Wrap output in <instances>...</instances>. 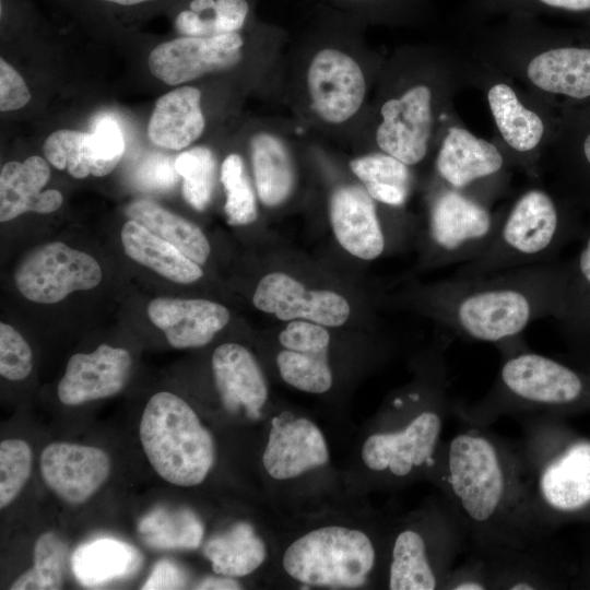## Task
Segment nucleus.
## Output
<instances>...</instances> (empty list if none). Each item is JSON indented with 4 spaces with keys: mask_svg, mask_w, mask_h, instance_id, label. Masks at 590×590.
I'll return each instance as SVG.
<instances>
[{
    "mask_svg": "<svg viewBox=\"0 0 590 590\" xmlns=\"http://www.w3.org/2000/svg\"><path fill=\"white\" fill-rule=\"evenodd\" d=\"M307 86L312 109L330 123H342L354 116L366 92L358 63L333 48H324L315 55L307 71Z\"/></svg>",
    "mask_w": 590,
    "mask_h": 590,
    "instance_id": "nucleus-13",
    "label": "nucleus"
},
{
    "mask_svg": "<svg viewBox=\"0 0 590 590\" xmlns=\"http://www.w3.org/2000/svg\"><path fill=\"white\" fill-rule=\"evenodd\" d=\"M252 304L283 321L308 320L324 327H340L351 314L350 304L341 294L308 290L283 272H271L259 281Z\"/></svg>",
    "mask_w": 590,
    "mask_h": 590,
    "instance_id": "nucleus-12",
    "label": "nucleus"
},
{
    "mask_svg": "<svg viewBox=\"0 0 590 590\" xmlns=\"http://www.w3.org/2000/svg\"><path fill=\"white\" fill-rule=\"evenodd\" d=\"M139 532L155 548L193 550L201 543L203 526L188 509L158 508L142 519Z\"/></svg>",
    "mask_w": 590,
    "mask_h": 590,
    "instance_id": "nucleus-33",
    "label": "nucleus"
},
{
    "mask_svg": "<svg viewBox=\"0 0 590 590\" xmlns=\"http://www.w3.org/2000/svg\"><path fill=\"white\" fill-rule=\"evenodd\" d=\"M45 158L56 168L66 169L72 177L82 179L90 174L104 176L96 157L92 133L69 129L52 132L44 142Z\"/></svg>",
    "mask_w": 590,
    "mask_h": 590,
    "instance_id": "nucleus-34",
    "label": "nucleus"
},
{
    "mask_svg": "<svg viewBox=\"0 0 590 590\" xmlns=\"http://www.w3.org/2000/svg\"><path fill=\"white\" fill-rule=\"evenodd\" d=\"M364 187L374 200L392 206L402 205L409 193V190L392 185L368 184Z\"/></svg>",
    "mask_w": 590,
    "mask_h": 590,
    "instance_id": "nucleus-46",
    "label": "nucleus"
},
{
    "mask_svg": "<svg viewBox=\"0 0 590 590\" xmlns=\"http://www.w3.org/2000/svg\"><path fill=\"white\" fill-rule=\"evenodd\" d=\"M143 451L155 472L181 487L201 484L215 462V444L193 409L161 391L148 401L140 422Z\"/></svg>",
    "mask_w": 590,
    "mask_h": 590,
    "instance_id": "nucleus-6",
    "label": "nucleus"
},
{
    "mask_svg": "<svg viewBox=\"0 0 590 590\" xmlns=\"http://www.w3.org/2000/svg\"><path fill=\"white\" fill-rule=\"evenodd\" d=\"M346 2L349 3H358V2H362L364 0H345Z\"/></svg>",
    "mask_w": 590,
    "mask_h": 590,
    "instance_id": "nucleus-51",
    "label": "nucleus"
},
{
    "mask_svg": "<svg viewBox=\"0 0 590 590\" xmlns=\"http://www.w3.org/2000/svg\"><path fill=\"white\" fill-rule=\"evenodd\" d=\"M45 484L62 500L80 505L91 498L110 473L108 455L93 446L51 442L40 456Z\"/></svg>",
    "mask_w": 590,
    "mask_h": 590,
    "instance_id": "nucleus-15",
    "label": "nucleus"
},
{
    "mask_svg": "<svg viewBox=\"0 0 590 590\" xmlns=\"http://www.w3.org/2000/svg\"><path fill=\"white\" fill-rule=\"evenodd\" d=\"M50 178L48 163L33 155L23 163H5L0 173V221L8 222L25 212L51 213L62 204L56 189L42 191Z\"/></svg>",
    "mask_w": 590,
    "mask_h": 590,
    "instance_id": "nucleus-23",
    "label": "nucleus"
},
{
    "mask_svg": "<svg viewBox=\"0 0 590 590\" xmlns=\"http://www.w3.org/2000/svg\"><path fill=\"white\" fill-rule=\"evenodd\" d=\"M328 351L288 349L280 351L276 355V365L282 379L304 392L324 393L329 391L333 376Z\"/></svg>",
    "mask_w": 590,
    "mask_h": 590,
    "instance_id": "nucleus-36",
    "label": "nucleus"
},
{
    "mask_svg": "<svg viewBox=\"0 0 590 590\" xmlns=\"http://www.w3.org/2000/svg\"><path fill=\"white\" fill-rule=\"evenodd\" d=\"M140 563L141 556L133 546L109 538L81 544L71 557L76 580L88 588L127 577Z\"/></svg>",
    "mask_w": 590,
    "mask_h": 590,
    "instance_id": "nucleus-28",
    "label": "nucleus"
},
{
    "mask_svg": "<svg viewBox=\"0 0 590 590\" xmlns=\"http://www.w3.org/2000/svg\"><path fill=\"white\" fill-rule=\"evenodd\" d=\"M330 222L338 243L362 260H374L387 248V238L374 199L361 186L347 185L330 198Z\"/></svg>",
    "mask_w": 590,
    "mask_h": 590,
    "instance_id": "nucleus-18",
    "label": "nucleus"
},
{
    "mask_svg": "<svg viewBox=\"0 0 590 590\" xmlns=\"http://www.w3.org/2000/svg\"><path fill=\"white\" fill-rule=\"evenodd\" d=\"M487 99L496 126L511 149L524 153L538 146L544 125L534 111L520 103L509 85H493L487 93Z\"/></svg>",
    "mask_w": 590,
    "mask_h": 590,
    "instance_id": "nucleus-32",
    "label": "nucleus"
},
{
    "mask_svg": "<svg viewBox=\"0 0 590 590\" xmlns=\"http://www.w3.org/2000/svg\"><path fill=\"white\" fill-rule=\"evenodd\" d=\"M279 342L288 350L323 351L329 350L330 334L322 324L308 320H292L280 332Z\"/></svg>",
    "mask_w": 590,
    "mask_h": 590,
    "instance_id": "nucleus-43",
    "label": "nucleus"
},
{
    "mask_svg": "<svg viewBox=\"0 0 590 590\" xmlns=\"http://www.w3.org/2000/svg\"><path fill=\"white\" fill-rule=\"evenodd\" d=\"M430 103V88L423 84L387 101L380 109L382 122L376 132L379 149L408 166L422 162L432 132Z\"/></svg>",
    "mask_w": 590,
    "mask_h": 590,
    "instance_id": "nucleus-14",
    "label": "nucleus"
},
{
    "mask_svg": "<svg viewBox=\"0 0 590 590\" xmlns=\"http://www.w3.org/2000/svg\"><path fill=\"white\" fill-rule=\"evenodd\" d=\"M569 260L476 275H452L416 294V303L452 334L497 347L534 321L560 314Z\"/></svg>",
    "mask_w": 590,
    "mask_h": 590,
    "instance_id": "nucleus-2",
    "label": "nucleus"
},
{
    "mask_svg": "<svg viewBox=\"0 0 590 590\" xmlns=\"http://www.w3.org/2000/svg\"><path fill=\"white\" fill-rule=\"evenodd\" d=\"M429 477L459 520L468 548H519L547 539L528 494L518 444L468 425L441 442Z\"/></svg>",
    "mask_w": 590,
    "mask_h": 590,
    "instance_id": "nucleus-1",
    "label": "nucleus"
},
{
    "mask_svg": "<svg viewBox=\"0 0 590 590\" xmlns=\"http://www.w3.org/2000/svg\"><path fill=\"white\" fill-rule=\"evenodd\" d=\"M187 578L182 570L172 560L162 559L155 564L142 589H182Z\"/></svg>",
    "mask_w": 590,
    "mask_h": 590,
    "instance_id": "nucleus-45",
    "label": "nucleus"
},
{
    "mask_svg": "<svg viewBox=\"0 0 590 590\" xmlns=\"http://www.w3.org/2000/svg\"><path fill=\"white\" fill-rule=\"evenodd\" d=\"M529 80L539 88L574 99L590 98V48L560 47L534 57Z\"/></svg>",
    "mask_w": 590,
    "mask_h": 590,
    "instance_id": "nucleus-25",
    "label": "nucleus"
},
{
    "mask_svg": "<svg viewBox=\"0 0 590 590\" xmlns=\"http://www.w3.org/2000/svg\"><path fill=\"white\" fill-rule=\"evenodd\" d=\"M99 4H107L119 9H135L146 4H152L161 0H93Z\"/></svg>",
    "mask_w": 590,
    "mask_h": 590,
    "instance_id": "nucleus-50",
    "label": "nucleus"
},
{
    "mask_svg": "<svg viewBox=\"0 0 590 590\" xmlns=\"http://www.w3.org/2000/svg\"><path fill=\"white\" fill-rule=\"evenodd\" d=\"M33 452L23 439L0 444V508L8 507L26 484L32 471Z\"/></svg>",
    "mask_w": 590,
    "mask_h": 590,
    "instance_id": "nucleus-39",
    "label": "nucleus"
},
{
    "mask_svg": "<svg viewBox=\"0 0 590 590\" xmlns=\"http://www.w3.org/2000/svg\"><path fill=\"white\" fill-rule=\"evenodd\" d=\"M504 215L450 187L433 197L425 233V262L433 267L464 264L481 257L494 241Z\"/></svg>",
    "mask_w": 590,
    "mask_h": 590,
    "instance_id": "nucleus-9",
    "label": "nucleus"
},
{
    "mask_svg": "<svg viewBox=\"0 0 590 590\" xmlns=\"http://www.w3.org/2000/svg\"><path fill=\"white\" fill-rule=\"evenodd\" d=\"M563 306L556 321L575 352H590V222L578 253L570 259Z\"/></svg>",
    "mask_w": 590,
    "mask_h": 590,
    "instance_id": "nucleus-26",
    "label": "nucleus"
},
{
    "mask_svg": "<svg viewBox=\"0 0 590 590\" xmlns=\"http://www.w3.org/2000/svg\"><path fill=\"white\" fill-rule=\"evenodd\" d=\"M503 167L504 157L493 143L457 127L448 130L436 158L440 178L461 192L498 174Z\"/></svg>",
    "mask_w": 590,
    "mask_h": 590,
    "instance_id": "nucleus-22",
    "label": "nucleus"
},
{
    "mask_svg": "<svg viewBox=\"0 0 590 590\" xmlns=\"http://www.w3.org/2000/svg\"><path fill=\"white\" fill-rule=\"evenodd\" d=\"M239 32L209 37L181 36L157 45L149 56L151 73L169 85L233 68L241 59Z\"/></svg>",
    "mask_w": 590,
    "mask_h": 590,
    "instance_id": "nucleus-11",
    "label": "nucleus"
},
{
    "mask_svg": "<svg viewBox=\"0 0 590 590\" xmlns=\"http://www.w3.org/2000/svg\"><path fill=\"white\" fill-rule=\"evenodd\" d=\"M33 368V354L25 339L10 324L0 323V375L17 381Z\"/></svg>",
    "mask_w": 590,
    "mask_h": 590,
    "instance_id": "nucleus-41",
    "label": "nucleus"
},
{
    "mask_svg": "<svg viewBox=\"0 0 590 590\" xmlns=\"http://www.w3.org/2000/svg\"><path fill=\"white\" fill-rule=\"evenodd\" d=\"M131 366L127 350L107 344L88 354H74L58 384V398L66 405H80L115 396L126 386Z\"/></svg>",
    "mask_w": 590,
    "mask_h": 590,
    "instance_id": "nucleus-16",
    "label": "nucleus"
},
{
    "mask_svg": "<svg viewBox=\"0 0 590 590\" xmlns=\"http://www.w3.org/2000/svg\"><path fill=\"white\" fill-rule=\"evenodd\" d=\"M542 3L567 11H589L590 0H539Z\"/></svg>",
    "mask_w": 590,
    "mask_h": 590,
    "instance_id": "nucleus-49",
    "label": "nucleus"
},
{
    "mask_svg": "<svg viewBox=\"0 0 590 590\" xmlns=\"http://www.w3.org/2000/svg\"><path fill=\"white\" fill-rule=\"evenodd\" d=\"M221 181L226 194L224 212L228 224L238 226L252 223L257 219L256 199L239 155L229 154L224 160Z\"/></svg>",
    "mask_w": 590,
    "mask_h": 590,
    "instance_id": "nucleus-38",
    "label": "nucleus"
},
{
    "mask_svg": "<svg viewBox=\"0 0 590 590\" xmlns=\"http://www.w3.org/2000/svg\"><path fill=\"white\" fill-rule=\"evenodd\" d=\"M102 280L98 262L61 241L40 245L17 264L14 283L28 300L55 304L74 291L95 287Z\"/></svg>",
    "mask_w": 590,
    "mask_h": 590,
    "instance_id": "nucleus-10",
    "label": "nucleus"
},
{
    "mask_svg": "<svg viewBox=\"0 0 590 590\" xmlns=\"http://www.w3.org/2000/svg\"><path fill=\"white\" fill-rule=\"evenodd\" d=\"M126 214L149 231L173 244L198 264L206 262L211 247L202 231L190 221L150 200L128 204Z\"/></svg>",
    "mask_w": 590,
    "mask_h": 590,
    "instance_id": "nucleus-30",
    "label": "nucleus"
},
{
    "mask_svg": "<svg viewBox=\"0 0 590 590\" xmlns=\"http://www.w3.org/2000/svg\"><path fill=\"white\" fill-rule=\"evenodd\" d=\"M465 546V533L444 499L422 514V519L396 532L390 547L388 588L441 589Z\"/></svg>",
    "mask_w": 590,
    "mask_h": 590,
    "instance_id": "nucleus-7",
    "label": "nucleus"
},
{
    "mask_svg": "<svg viewBox=\"0 0 590 590\" xmlns=\"http://www.w3.org/2000/svg\"><path fill=\"white\" fill-rule=\"evenodd\" d=\"M350 167L364 185L384 184L410 189L409 166L389 154L364 155L352 160Z\"/></svg>",
    "mask_w": 590,
    "mask_h": 590,
    "instance_id": "nucleus-40",
    "label": "nucleus"
},
{
    "mask_svg": "<svg viewBox=\"0 0 590 590\" xmlns=\"http://www.w3.org/2000/svg\"><path fill=\"white\" fill-rule=\"evenodd\" d=\"M201 93L192 86H181L161 96L148 126V135L157 146L181 150L203 132L204 118Z\"/></svg>",
    "mask_w": 590,
    "mask_h": 590,
    "instance_id": "nucleus-24",
    "label": "nucleus"
},
{
    "mask_svg": "<svg viewBox=\"0 0 590 590\" xmlns=\"http://www.w3.org/2000/svg\"><path fill=\"white\" fill-rule=\"evenodd\" d=\"M179 174L175 167V158L153 153L146 156L134 174L137 186L145 191H166L175 186Z\"/></svg>",
    "mask_w": 590,
    "mask_h": 590,
    "instance_id": "nucleus-42",
    "label": "nucleus"
},
{
    "mask_svg": "<svg viewBox=\"0 0 590 590\" xmlns=\"http://www.w3.org/2000/svg\"><path fill=\"white\" fill-rule=\"evenodd\" d=\"M577 170L583 186L585 201L590 205V133L583 139Z\"/></svg>",
    "mask_w": 590,
    "mask_h": 590,
    "instance_id": "nucleus-47",
    "label": "nucleus"
},
{
    "mask_svg": "<svg viewBox=\"0 0 590 590\" xmlns=\"http://www.w3.org/2000/svg\"><path fill=\"white\" fill-rule=\"evenodd\" d=\"M31 99L28 87L20 73L3 58L0 59V109L16 110Z\"/></svg>",
    "mask_w": 590,
    "mask_h": 590,
    "instance_id": "nucleus-44",
    "label": "nucleus"
},
{
    "mask_svg": "<svg viewBox=\"0 0 590 590\" xmlns=\"http://www.w3.org/2000/svg\"><path fill=\"white\" fill-rule=\"evenodd\" d=\"M120 236L127 256L173 282L188 284L203 275L200 264L137 221H127Z\"/></svg>",
    "mask_w": 590,
    "mask_h": 590,
    "instance_id": "nucleus-27",
    "label": "nucleus"
},
{
    "mask_svg": "<svg viewBox=\"0 0 590 590\" xmlns=\"http://www.w3.org/2000/svg\"><path fill=\"white\" fill-rule=\"evenodd\" d=\"M148 315L175 349L200 347L212 341L229 321V310L208 299L157 297Z\"/></svg>",
    "mask_w": 590,
    "mask_h": 590,
    "instance_id": "nucleus-21",
    "label": "nucleus"
},
{
    "mask_svg": "<svg viewBox=\"0 0 590 590\" xmlns=\"http://www.w3.org/2000/svg\"><path fill=\"white\" fill-rule=\"evenodd\" d=\"M369 535L342 526H326L296 539L284 552L283 568L300 583L334 589L364 586L376 565Z\"/></svg>",
    "mask_w": 590,
    "mask_h": 590,
    "instance_id": "nucleus-8",
    "label": "nucleus"
},
{
    "mask_svg": "<svg viewBox=\"0 0 590 590\" xmlns=\"http://www.w3.org/2000/svg\"><path fill=\"white\" fill-rule=\"evenodd\" d=\"M547 539L519 548H469L480 563L486 590L554 588L556 574Z\"/></svg>",
    "mask_w": 590,
    "mask_h": 590,
    "instance_id": "nucleus-19",
    "label": "nucleus"
},
{
    "mask_svg": "<svg viewBox=\"0 0 590 590\" xmlns=\"http://www.w3.org/2000/svg\"><path fill=\"white\" fill-rule=\"evenodd\" d=\"M212 371L226 411L244 412L249 418L260 416L268 400V385L248 349L237 343L221 344L212 355Z\"/></svg>",
    "mask_w": 590,
    "mask_h": 590,
    "instance_id": "nucleus-20",
    "label": "nucleus"
},
{
    "mask_svg": "<svg viewBox=\"0 0 590 590\" xmlns=\"http://www.w3.org/2000/svg\"><path fill=\"white\" fill-rule=\"evenodd\" d=\"M175 167L182 177L185 200L196 210L203 211L212 197L215 158L204 146H196L175 158Z\"/></svg>",
    "mask_w": 590,
    "mask_h": 590,
    "instance_id": "nucleus-37",
    "label": "nucleus"
},
{
    "mask_svg": "<svg viewBox=\"0 0 590 590\" xmlns=\"http://www.w3.org/2000/svg\"><path fill=\"white\" fill-rule=\"evenodd\" d=\"M329 461L326 438L306 417H275L269 433L262 463L274 480H290Z\"/></svg>",
    "mask_w": 590,
    "mask_h": 590,
    "instance_id": "nucleus-17",
    "label": "nucleus"
},
{
    "mask_svg": "<svg viewBox=\"0 0 590 590\" xmlns=\"http://www.w3.org/2000/svg\"><path fill=\"white\" fill-rule=\"evenodd\" d=\"M68 547L54 532L36 541L33 566L11 585V590H57L63 586Z\"/></svg>",
    "mask_w": 590,
    "mask_h": 590,
    "instance_id": "nucleus-35",
    "label": "nucleus"
},
{
    "mask_svg": "<svg viewBox=\"0 0 590 590\" xmlns=\"http://www.w3.org/2000/svg\"><path fill=\"white\" fill-rule=\"evenodd\" d=\"M251 161L260 201L267 206L282 204L292 193L294 169L282 141L270 133L251 139Z\"/></svg>",
    "mask_w": 590,
    "mask_h": 590,
    "instance_id": "nucleus-29",
    "label": "nucleus"
},
{
    "mask_svg": "<svg viewBox=\"0 0 590 590\" xmlns=\"http://www.w3.org/2000/svg\"><path fill=\"white\" fill-rule=\"evenodd\" d=\"M197 589L215 590H236L240 589V583L233 577L217 575V577H208L196 586Z\"/></svg>",
    "mask_w": 590,
    "mask_h": 590,
    "instance_id": "nucleus-48",
    "label": "nucleus"
},
{
    "mask_svg": "<svg viewBox=\"0 0 590 590\" xmlns=\"http://www.w3.org/2000/svg\"><path fill=\"white\" fill-rule=\"evenodd\" d=\"M517 442L534 516L550 533L564 517L590 507V441L567 439L554 415L518 417Z\"/></svg>",
    "mask_w": 590,
    "mask_h": 590,
    "instance_id": "nucleus-4",
    "label": "nucleus"
},
{
    "mask_svg": "<svg viewBox=\"0 0 590 590\" xmlns=\"http://www.w3.org/2000/svg\"><path fill=\"white\" fill-rule=\"evenodd\" d=\"M393 424L374 432L363 442L365 467L394 481L429 476L441 445L446 416L453 414L447 396V373L442 347L434 350L420 386L390 401Z\"/></svg>",
    "mask_w": 590,
    "mask_h": 590,
    "instance_id": "nucleus-3",
    "label": "nucleus"
},
{
    "mask_svg": "<svg viewBox=\"0 0 590 590\" xmlns=\"http://www.w3.org/2000/svg\"><path fill=\"white\" fill-rule=\"evenodd\" d=\"M204 555L216 575L245 577L261 566L267 556L264 542L247 522H237L208 541Z\"/></svg>",
    "mask_w": 590,
    "mask_h": 590,
    "instance_id": "nucleus-31",
    "label": "nucleus"
},
{
    "mask_svg": "<svg viewBox=\"0 0 590 590\" xmlns=\"http://www.w3.org/2000/svg\"><path fill=\"white\" fill-rule=\"evenodd\" d=\"M585 228L552 194L529 189L504 214L489 248L477 259L459 266L455 275L556 262L569 243L582 238Z\"/></svg>",
    "mask_w": 590,
    "mask_h": 590,
    "instance_id": "nucleus-5",
    "label": "nucleus"
}]
</instances>
